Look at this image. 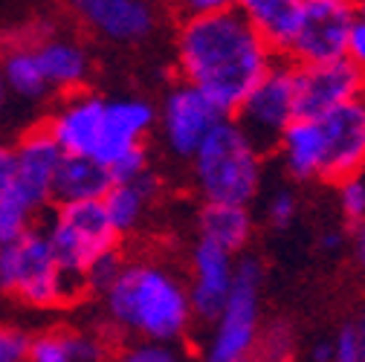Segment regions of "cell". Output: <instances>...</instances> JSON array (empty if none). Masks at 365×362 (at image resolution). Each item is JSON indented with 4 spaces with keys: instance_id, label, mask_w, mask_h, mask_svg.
<instances>
[{
    "instance_id": "obj_1",
    "label": "cell",
    "mask_w": 365,
    "mask_h": 362,
    "mask_svg": "<svg viewBox=\"0 0 365 362\" xmlns=\"http://www.w3.org/2000/svg\"><path fill=\"white\" fill-rule=\"evenodd\" d=\"M276 61L238 4L200 18H182L174 32V67L230 119Z\"/></svg>"
},
{
    "instance_id": "obj_2",
    "label": "cell",
    "mask_w": 365,
    "mask_h": 362,
    "mask_svg": "<svg viewBox=\"0 0 365 362\" xmlns=\"http://www.w3.org/2000/svg\"><path fill=\"white\" fill-rule=\"evenodd\" d=\"M99 299L108 322L136 342L174 345L195 322L186 281L154 258H125L122 273Z\"/></svg>"
},
{
    "instance_id": "obj_3",
    "label": "cell",
    "mask_w": 365,
    "mask_h": 362,
    "mask_svg": "<svg viewBox=\"0 0 365 362\" xmlns=\"http://www.w3.org/2000/svg\"><path fill=\"white\" fill-rule=\"evenodd\" d=\"M189 162L195 189L203 203L250 209L261 192L264 154L232 119H223Z\"/></svg>"
},
{
    "instance_id": "obj_4",
    "label": "cell",
    "mask_w": 365,
    "mask_h": 362,
    "mask_svg": "<svg viewBox=\"0 0 365 362\" xmlns=\"http://www.w3.org/2000/svg\"><path fill=\"white\" fill-rule=\"evenodd\" d=\"M78 293L81 287L61 273L41 226L21 241L0 247V296L18 299L35 310H56Z\"/></svg>"
},
{
    "instance_id": "obj_5",
    "label": "cell",
    "mask_w": 365,
    "mask_h": 362,
    "mask_svg": "<svg viewBox=\"0 0 365 362\" xmlns=\"http://www.w3.org/2000/svg\"><path fill=\"white\" fill-rule=\"evenodd\" d=\"M61 273L81 287L84 293V273L96 258L119 249V235L110 226L102 200L99 203H70L56 206L41 226Z\"/></svg>"
},
{
    "instance_id": "obj_6",
    "label": "cell",
    "mask_w": 365,
    "mask_h": 362,
    "mask_svg": "<svg viewBox=\"0 0 365 362\" xmlns=\"http://www.w3.org/2000/svg\"><path fill=\"white\" fill-rule=\"evenodd\" d=\"M261 281L264 269L258 258H238L235 284L223 310L212 322L203 362H252L261 333Z\"/></svg>"
},
{
    "instance_id": "obj_7",
    "label": "cell",
    "mask_w": 365,
    "mask_h": 362,
    "mask_svg": "<svg viewBox=\"0 0 365 362\" xmlns=\"http://www.w3.org/2000/svg\"><path fill=\"white\" fill-rule=\"evenodd\" d=\"M247 140L261 151H272L279 145L282 133L299 119L296 113V64L272 61L269 70L258 78V84L247 93L238 110L230 116Z\"/></svg>"
},
{
    "instance_id": "obj_8",
    "label": "cell",
    "mask_w": 365,
    "mask_h": 362,
    "mask_svg": "<svg viewBox=\"0 0 365 362\" xmlns=\"http://www.w3.org/2000/svg\"><path fill=\"white\" fill-rule=\"evenodd\" d=\"M223 119L226 116L200 90H195L186 81H174L157 108V128L163 145L168 148L171 157L186 162L197 154V148Z\"/></svg>"
},
{
    "instance_id": "obj_9",
    "label": "cell",
    "mask_w": 365,
    "mask_h": 362,
    "mask_svg": "<svg viewBox=\"0 0 365 362\" xmlns=\"http://www.w3.org/2000/svg\"><path fill=\"white\" fill-rule=\"evenodd\" d=\"M354 18L356 4L348 0H302V21L287 61L296 67H310L345 58Z\"/></svg>"
},
{
    "instance_id": "obj_10",
    "label": "cell",
    "mask_w": 365,
    "mask_h": 362,
    "mask_svg": "<svg viewBox=\"0 0 365 362\" xmlns=\"http://www.w3.org/2000/svg\"><path fill=\"white\" fill-rule=\"evenodd\" d=\"M322 143V183H342L365 168V99L316 119Z\"/></svg>"
},
{
    "instance_id": "obj_11",
    "label": "cell",
    "mask_w": 365,
    "mask_h": 362,
    "mask_svg": "<svg viewBox=\"0 0 365 362\" xmlns=\"http://www.w3.org/2000/svg\"><path fill=\"white\" fill-rule=\"evenodd\" d=\"M356 99H365V76L348 58L296 67L299 119H319Z\"/></svg>"
},
{
    "instance_id": "obj_12",
    "label": "cell",
    "mask_w": 365,
    "mask_h": 362,
    "mask_svg": "<svg viewBox=\"0 0 365 362\" xmlns=\"http://www.w3.org/2000/svg\"><path fill=\"white\" fill-rule=\"evenodd\" d=\"M157 128V105L143 96H108L102 116V137L93 154L108 171L122 157L145 148L148 133Z\"/></svg>"
},
{
    "instance_id": "obj_13",
    "label": "cell",
    "mask_w": 365,
    "mask_h": 362,
    "mask_svg": "<svg viewBox=\"0 0 365 362\" xmlns=\"http://www.w3.org/2000/svg\"><path fill=\"white\" fill-rule=\"evenodd\" d=\"M73 12L93 35L119 47L148 41L160 26V12L148 0H78Z\"/></svg>"
},
{
    "instance_id": "obj_14",
    "label": "cell",
    "mask_w": 365,
    "mask_h": 362,
    "mask_svg": "<svg viewBox=\"0 0 365 362\" xmlns=\"http://www.w3.org/2000/svg\"><path fill=\"white\" fill-rule=\"evenodd\" d=\"M235 264H238L235 255L223 252L220 247H215L209 241L197 238L192 244L186 293H189L195 319L209 322V325L217 319V313L223 310L226 299L232 293V284H235Z\"/></svg>"
},
{
    "instance_id": "obj_15",
    "label": "cell",
    "mask_w": 365,
    "mask_h": 362,
    "mask_svg": "<svg viewBox=\"0 0 365 362\" xmlns=\"http://www.w3.org/2000/svg\"><path fill=\"white\" fill-rule=\"evenodd\" d=\"M61 148L53 143L47 128H32L12 145V189L21 192L38 212L47 214L53 206V180L61 162Z\"/></svg>"
},
{
    "instance_id": "obj_16",
    "label": "cell",
    "mask_w": 365,
    "mask_h": 362,
    "mask_svg": "<svg viewBox=\"0 0 365 362\" xmlns=\"http://www.w3.org/2000/svg\"><path fill=\"white\" fill-rule=\"evenodd\" d=\"M29 47L50 93H56V90L67 96L81 93V87L93 73V58L76 35L58 32L53 26H38V35L29 41Z\"/></svg>"
},
{
    "instance_id": "obj_17",
    "label": "cell",
    "mask_w": 365,
    "mask_h": 362,
    "mask_svg": "<svg viewBox=\"0 0 365 362\" xmlns=\"http://www.w3.org/2000/svg\"><path fill=\"white\" fill-rule=\"evenodd\" d=\"M105 99L99 93H81L67 96L50 116L47 133L61 148L64 157H90L93 160L102 137V116H105Z\"/></svg>"
},
{
    "instance_id": "obj_18",
    "label": "cell",
    "mask_w": 365,
    "mask_h": 362,
    "mask_svg": "<svg viewBox=\"0 0 365 362\" xmlns=\"http://www.w3.org/2000/svg\"><path fill=\"white\" fill-rule=\"evenodd\" d=\"M238 9L258 32L272 58L287 61L302 21V0H241Z\"/></svg>"
},
{
    "instance_id": "obj_19",
    "label": "cell",
    "mask_w": 365,
    "mask_h": 362,
    "mask_svg": "<svg viewBox=\"0 0 365 362\" xmlns=\"http://www.w3.org/2000/svg\"><path fill=\"white\" fill-rule=\"evenodd\" d=\"M26 362H110V348L93 331L56 328L29 336Z\"/></svg>"
},
{
    "instance_id": "obj_20",
    "label": "cell",
    "mask_w": 365,
    "mask_h": 362,
    "mask_svg": "<svg viewBox=\"0 0 365 362\" xmlns=\"http://www.w3.org/2000/svg\"><path fill=\"white\" fill-rule=\"evenodd\" d=\"M113 186L110 171L90 157H61L53 180V203H99Z\"/></svg>"
},
{
    "instance_id": "obj_21",
    "label": "cell",
    "mask_w": 365,
    "mask_h": 362,
    "mask_svg": "<svg viewBox=\"0 0 365 362\" xmlns=\"http://www.w3.org/2000/svg\"><path fill=\"white\" fill-rule=\"evenodd\" d=\"M157 189H160V183H157L154 171H148L140 180H128V183L110 186V192L102 197V209L119 238L136 232L143 226V220L157 197Z\"/></svg>"
},
{
    "instance_id": "obj_22",
    "label": "cell",
    "mask_w": 365,
    "mask_h": 362,
    "mask_svg": "<svg viewBox=\"0 0 365 362\" xmlns=\"http://www.w3.org/2000/svg\"><path fill=\"white\" fill-rule=\"evenodd\" d=\"M252 229H255L252 212L244 206L203 203L197 212V238L220 247L230 255H238L241 249H247Z\"/></svg>"
},
{
    "instance_id": "obj_23",
    "label": "cell",
    "mask_w": 365,
    "mask_h": 362,
    "mask_svg": "<svg viewBox=\"0 0 365 362\" xmlns=\"http://www.w3.org/2000/svg\"><path fill=\"white\" fill-rule=\"evenodd\" d=\"M276 151L282 157L287 177L299 180V183L322 180V143H319L316 119H296L282 133Z\"/></svg>"
},
{
    "instance_id": "obj_24",
    "label": "cell",
    "mask_w": 365,
    "mask_h": 362,
    "mask_svg": "<svg viewBox=\"0 0 365 362\" xmlns=\"http://www.w3.org/2000/svg\"><path fill=\"white\" fill-rule=\"evenodd\" d=\"M0 76L6 81L9 96H15V99L43 102L50 96V87L38 70L29 41H15L6 50H0Z\"/></svg>"
},
{
    "instance_id": "obj_25",
    "label": "cell",
    "mask_w": 365,
    "mask_h": 362,
    "mask_svg": "<svg viewBox=\"0 0 365 362\" xmlns=\"http://www.w3.org/2000/svg\"><path fill=\"white\" fill-rule=\"evenodd\" d=\"M41 217H43V212H38L21 192H15L9 186L0 195V247L15 244L24 235H29L32 229H38Z\"/></svg>"
},
{
    "instance_id": "obj_26",
    "label": "cell",
    "mask_w": 365,
    "mask_h": 362,
    "mask_svg": "<svg viewBox=\"0 0 365 362\" xmlns=\"http://www.w3.org/2000/svg\"><path fill=\"white\" fill-rule=\"evenodd\" d=\"M293 353H296V331L290 322L276 319L269 325H261L252 362H290Z\"/></svg>"
},
{
    "instance_id": "obj_27",
    "label": "cell",
    "mask_w": 365,
    "mask_h": 362,
    "mask_svg": "<svg viewBox=\"0 0 365 362\" xmlns=\"http://www.w3.org/2000/svg\"><path fill=\"white\" fill-rule=\"evenodd\" d=\"M336 206L348 226H356L365 220V177H351L336 186Z\"/></svg>"
},
{
    "instance_id": "obj_28",
    "label": "cell",
    "mask_w": 365,
    "mask_h": 362,
    "mask_svg": "<svg viewBox=\"0 0 365 362\" xmlns=\"http://www.w3.org/2000/svg\"><path fill=\"white\" fill-rule=\"evenodd\" d=\"M122 267H125V255H122L119 249H113V252L96 258L93 264L87 267V273H84V281H81L84 290L102 296V293L116 281V276L122 273Z\"/></svg>"
},
{
    "instance_id": "obj_29",
    "label": "cell",
    "mask_w": 365,
    "mask_h": 362,
    "mask_svg": "<svg viewBox=\"0 0 365 362\" xmlns=\"http://www.w3.org/2000/svg\"><path fill=\"white\" fill-rule=\"evenodd\" d=\"M299 214V197L293 189H276L264 203V217L272 229H287Z\"/></svg>"
},
{
    "instance_id": "obj_30",
    "label": "cell",
    "mask_w": 365,
    "mask_h": 362,
    "mask_svg": "<svg viewBox=\"0 0 365 362\" xmlns=\"http://www.w3.org/2000/svg\"><path fill=\"white\" fill-rule=\"evenodd\" d=\"M110 362H182L174 345H157V342H130L125 345Z\"/></svg>"
},
{
    "instance_id": "obj_31",
    "label": "cell",
    "mask_w": 365,
    "mask_h": 362,
    "mask_svg": "<svg viewBox=\"0 0 365 362\" xmlns=\"http://www.w3.org/2000/svg\"><path fill=\"white\" fill-rule=\"evenodd\" d=\"M29 336L21 328L0 325V362H26Z\"/></svg>"
},
{
    "instance_id": "obj_32",
    "label": "cell",
    "mask_w": 365,
    "mask_h": 362,
    "mask_svg": "<svg viewBox=\"0 0 365 362\" xmlns=\"http://www.w3.org/2000/svg\"><path fill=\"white\" fill-rule=\"evenodd\" d=\"M331 362H359V339L354 322L342 325L331 339Z\"/></svg>"
},
{
    "instance_id": "obj_33",
    "label": "cell",
    "mask_w": 365,
    "mask_h": 362,
    "mask_svg": "<svg viewBox=\"0 0 365 362\" xmlns=\"http://www.w3.org/2000/svg\"><path fill=\"white\" fill-rule=\"evenodd\" d=\"M345 58L365 76V18L356 15L348 32V47H345Z\"/></svg>"
},
{
    "instance_id": "obj_34",
    "label": "cell",
    "mask_w": 365,
    "mask_h": 362,
    "mask_svg": "<svg viewBox=\"0 0 365 362\" xmlns=\"http://www.w3.org/2000/svg\"><path fill=\"white\" fill-rule=\"evenodd\" d=\"M223 6H226V0H186V4L180 6V12H182V18H200V15H212Z\"/></svg>"
},
{
    "instance_id": "obj_35",
    "label": "cell",
    "mask_w": 365,
    "mask_h": 362,
    "mask_svg": "<svg viewBox=\"0 0 365 362\" xmlns=\"http://www.w3.org/2000/svg\"><path fill=\"white\" fill-rule=\"evenodd\" d=\"M345 247V232L342 229H325V232H319V249L322 252H339Z\"/></svg>"
},
{
    "instance_id": "obj_36",
    "label": "cell",
    "mask_w": 365,
    "mask_h": 362,
    "mask_svg": "<svg viewBox=\"0 0 365 362\" xmlns=\"http://www.w3.org/2000/svg\"><path fill=\"white\" fill-rule=\"evenodd\" d=\"M12 183V148L0 145V195H4Z\"/></svg>"
},
{
    "instance_id": "obj_37",
    "label": "cell",
    "mask_w": 365,
    "mask_h": 362,
    "mask_svg": "<svg viewBox=\"0 0 365 362\" xmlns=\"http://www.w3.org/2000/svg\"><path fill=\"white\" fill-rule=\"evenodd\" d=\"M354 261H356V267H359V273L365 276V220L354 229Z\"/></svg>"
},
{
    "instance_id": "obj_38",
    "label": "cell",
    "mask_w": 365,
    "mask_h": 362,
    "mask_svg": "<svg viewBox=\"0 0 365 362\" xmlns=\"http://www.w3.org/2000/svg\"><path fill=\"white\" fill-rule=\"evenodd\" d=\"M354 328H356V339H359V362H365V304L356 313Z\"/></svg>"
},
{
    "instance_id": "obj_39",
    "label": "cell",
    "mask_w": 365,
    "mask_h": 362,
    "mask_svg": "<svg viewBox=\"0 0 365 362\" xmlns=\"http://www.w3.org/2000/svg\"><path fill=\"white\" fill-rule=\"evenodd\" d=\"M310 362H331V339H322V342L313 345Z\"/></svg>"
},
{
    "instance_id": "obj_40",
    "label": "cell",
    "mask_w": 365,
    "mask_h": 362,
    "mask_svg": "<svg viewBox=\"0 0 365 362\" xmlns=\"http://www.w3.org/2000/svg\"><path fill=\"white\" fill-rule=\"evenodd\" d=\"M6 105H9V90H6V81H4V76H0V116H4Z\"/></svg>"
},
{
    "instance_id": "obj_41",
    "label": "cell",
    "mask_w": 365,
    "mask_h": 362,
    "mask_svg": "<svg viewBox=\"0 0 365 362\" xmlns=\"http://www.w3.org/2000/svg\"><path fill=\"white\" fill-rule=\"evenodd\" d=\"M356 15H362V18H365V4H356Z\"/></svg>"
}]
</instances>
